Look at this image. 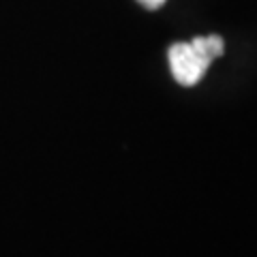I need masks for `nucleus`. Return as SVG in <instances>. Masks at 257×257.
Returning <instances> with one entry per match:
<instances>
[{
    "label": "nucleus",
    "instance_id": "nucleus-1",
    "mask_svg": "<svg viewBox=\"0 0 257 257\" xmlns=\"http://www.w3.org/2000/svg\"><path fill=\"white\" fill-rule=\"evenodd\" d=\"M223 52H225V41L219 35L195 37L189 43H174L170 52H167L174 79L187 88L199 84L212 60L223 56Z\"/></svg>",
    "mask_w": 257,
    "mask_h": 257
},
{
    "label": "nucleus",
    "instance_id": "nucleus-2",
    "mask_svg": "<svg viewBox=\"0 0 257 257\" xmlns=\"http://www.w3.org/2000/svg\"><path fill=\"white\" fill-rule=\"evenodd\" d=\"M138 3L142 7H146V9H150V11H155V9H159V7H163L167 0H138Z\"/></svg>",
    "mask_w": 257,
    "mask_h": 257
}]
</instances>
